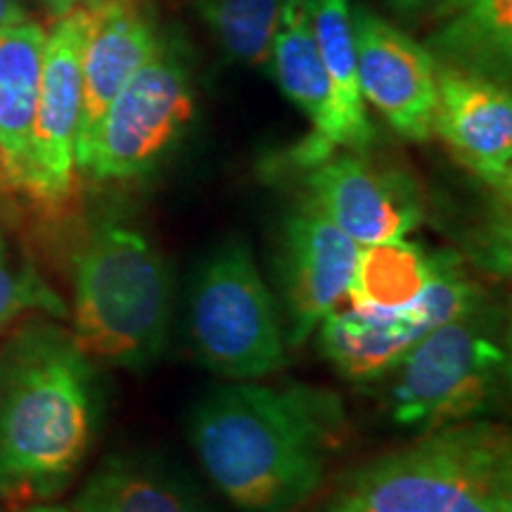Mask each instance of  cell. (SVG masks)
<instances>
[{"label": "cell", "instance_id": "cell-1", "mask_svg": "<svg viewBox=\"0 0 512 512\" xmlns=\"http://www.w3.org/2000/svg\"><path fill=\"white\" fill-rule=\"evenodd\" d=\"M349 420L342 399L309 384H230L190 422L197 458L240 512H297L325 482Z\"/></svg>", "mask_w": 512, "mask_h": 512}, {"label": "cell", "instance_id": "cell-2", "mask_svg": "<svg viewBox=\"0 0 512 512\" xmlns=\"http://www.w3.org/2000/svg\"><path fill=\"white\" fill-rule=\"evenodd\" d=\"M93 384L72 332H17L0 358V496L41 501L67 486L93 441Z\"/></svg>", "mask_w": 512, "mask_h": 512}, {"label": "cell", "instance_id": "cell-3", "mask_svg": "<svg viewBox=\"0 0 512 512\" xmlns=\"http://www.w3.org/2000/svg\"><path fill=\"white\" fill-rule=\"evenodd\" d=\"M316 512H512L510 432L482 418L437 427L347 472Z\"/></svg>", "mask_w": 512, "mask_h": 512}, {"label": "cell", "instance_id": "cell-4", "mask_svg": "<svg viewBox=\"0 0 512 512\" xmlns=\"http://www.w3.org/2000/svg\"><path fill=\"white\" fill-rule=\"evenodd\" d=\"M72 337L93 361L143 368L162 354L171 318V273L138 230L107 223L74 259Z\"/></svg>", "mask_w": 512, "mask_h": 512}, {"label": "cell", "instance_id": "cell-5", "mask_svg": "<svg viewBox=\"0 0 512 512\" xmlns=\"http://www.w3.org/2000/svg\"><path fill=\"white\" fill-rule=\"evenodd\" d=\"M396 370L394 422L430 432L482 418L508 384L510 354L482 302L422 337Z\"/></svg>", "mask_w": 512, "mask_h": 512}, {"label": "cell", "instance_id": "cell-6", "mask_svg": "<svg viewBox=\"0 0 512 512\" xmlns=\"http://www.w3.org/2000/svg\"><path fill=\"white\" fill-rule=\"evenodd\" d=\"M190 335L202 361L230 380H259L285 366L273 294L245 242H226L202 264L190 294Z\"/></svg>", "mask_w": 512, "mask_h": 512}, {"label": "cell", "instance_id": "cell-7", "mask_svg": "<svg viewBox=\"0 0 512 512\" xmlns=\"http://www.w3.org/2000/svg\"><path fill=\"white\" fill-rule=\"evenodd\" d=\"M192 112L190 76L174 53L159 46L102 114L76 171L93 181L143 176L181 138Z\"/></svg>", "mask_w": 512, "mask_h": 512}, {"label": "cell", "instance_id": "cell-8", "mask_svg": "<svg viewBox=\"0 0 512 512\" xmlns=\"http://www.w3.org/2000/svg\"><path fill=\"white\" fill-rule=\"evenodd\" d=\"M482 304L475 280L453 256H434L430 283L413 304L396 311L349 306L320 320V349L347 380L370 382L392 373L434 328Z\"/></svg>", "mask_w": 512, "mask_h": 512}, {"label": "cell", "instance_id": "cell-9", "mask_svg": "<svg viewBox=\"0 0 512 512\" xmlns=\"http://www.w3.org/2000/svg\"><path fill=\"white\" fill-rule=\"evenodd\" d=\"M86 29L88 8H79L57 17L46 34L24 192L48 209H60L74 192Z\"/></svg>", "mask_w": 512, "mask_h": 512}, {"label": "cell", "instance_id": "cell-10", "mask_svg": "<svg viewBox=\"0 0 512 512\" xmlns=\"http://www.w3.org/2000/svg\"><path fill=\"white\" fill-rule=\"evenodd\" d=\"M306 188L311 207L361 247L406 238L425 214L413 178L366 152L349 150L309 166Z\"/></svg>", "mask_w": 512, "mask_h": 512}, {"label": "cell", "instance_id": "cell-11", "mask_svg": "<svg viewBox=\"0 0 512 512\" xmlns=\"http://www.w3.org/2000/svg\"><path fill=\"white\" fill-rule=\"evenodd\" d=\"M351 12L363 102H370L401 138L430 140L437 112V62L432 53L373 10L361 5Z\"/></svg>", "mask_w": 512, "mask_h": 512}, {"label": "cell", "instance_id": "cell-12", "mask_svg": "<svg viewBox=\"0 0 512 512\" xmlns=\"http://www.w3.org/2000/svg\"><path fill=\"white\" fill-rule=\"evenodd\" d=\"M434 136L444 140L479 181L508 200L512 188V98L503 81L437 62Z\"/></svg>", "mask_w": 512, "mask_h": 512}, {"label": "cell", "instance_id": "cell-13", "mask_svg": "<svg viewBox=\"0 0 512 512\" xmlns=\"http://www.w3.org/2000/svg\"><path fill=\"white\" fill-rule=\"evenodd\" d=\"M361 245L309 202L287 219L280 247V278L290 316L287 347H302L320 320L347 299Z\"/></svg>", "mask_w": 512, "mask_h": 512}, {"label": "cell", "instance_id": "cell-14", "mask_svg": "<svg viewBox=\"0 0 512 512\" xmlns=\"http://www.w3.org/2000/svg\"><path fill=\"white\" fill-rule=\"evenodd\" d=\"M155 22L143 0H100L88 8L81 55V117L76 162L86 152L102 114L126 81L157 53Z\"/></svg>", "mask_w": 512, "mask_h": 512}, {"label": "cell", "instance_id": "cell-15", "mask_svg": "<svg viewBox=\"0 0 512 512\" xmlns=\"http://www.w3.org/2000/svg\"><path fill=\"white\" fill-rule=\"evenodd\" d=\"M268 64L273 67L280 91L309 117L313 126L311 140H306L297 157L299 162L309 169L335 155V150H344L335 93L328 69L320 60L304 0H287Z\"/></svg>", "mask_w": 512, "mask_h": 512}, {"label": "cell", "instance_id": "cell-16", "mask_svg": "<svg viewBox=\"0 0 512 512\" xmlns=\"http://www.w3.org/2000/svg\"><path fill=\"white\" fill-rule=\"evenodd\" d=\"M43 50L46 31L31 19L0 29V166L10 192H24L27 185Z\"/></svg>", "mask_w": 512, "mask_h": 512}, {"label": "cell", "instance_id": "cell-17", "mask_svg": "<svg viewBox=\"0 0 512 512\" xmlns=\"http://www.w3.org/2000/svg\"><path fill=\"white\" fill-rule=\"evenodd\" d=\"M74 512H214V508L157 460L112 458L91 475Z\"/></svg>", "mask_w": 512, "mask_h": 512}, {"label": "cell", "instance_id": "cell-18", "mask_svg": "<svg viewBox=\"0 0 512 512\" xmlns=\"http://www.w3.org/2000/svg\"><path fill=\"white\" fill-rule=\"evenodd\" d=\"M304 8L335 93L344 150L366 152L373 140V126L358 88L351 0H304Z\"/></svg>", "mask_w": 512, "mask_h": 512}, {"label": "cell", "instance_id": "cell-19", "mask_svg": "<svg viewBox=\"0 0 512 512\" xmlns=\"http://www.w3.org/2000/svg\"><path fill=\"white\" fill-rule=\"evenodd\" d=\"M430 43L437 62L501 81L512 55V0H465Z\"/></svg>", "mask_w": 512, "mask_h": 512}, {"label": "cell", "instance_id": "cell-20", "mask_svg": "<svg viewBox=\"0 0 512 512\" xmlns=\"http://www.w3.org/2000/svg\"><path fill=\"white\" fill-rule=\"evenodd\" d=\"M434 256L396 238L361 247L347 299L368 311H396L413 304L430 283Z\"/></svg>", "mask_w": 512, "mask_h": 512}, {"label": "cell", "instance_id": "cell-21", "mask_svg": "<svg viewBox=\"0 0 512 512\" xmlns=\"http://www.w3.org/2000/svg\"><path fill=\"white\" fill-rule=\"evenodd\" d=\"M287 0H197L223 50L247 64H268Z\"/></svg>", "mask_w": 512, "mask_h": 512}, {"label": "cell", "instance_id": "cell-22", "mask_svg": "<svg viewBox=\"0 0 512 512\" xmlns=\"http://www.w3.org/2000/svg\"><path fill=\"white\" fill-rule=\"evenodd\" d=\"M31 309L46 311L55 318L67 316V306L38 278L34 268L15 264L0 245V325Z\"/></svg>", "mask_w": 512, "mask_h": 512}, {"label": "cell", "instance_id": "cell-23", "mask_svg": "<svg viewBox=\"0 0 512 512\" xmlns=\"http://www.w3.org/2000/svg\"><path fill=\"white\" fill-rule=\"evenodd\" d=\"M387 3L408 19H446L458 12L465 0H387Z\"/></svg>", "mask_w": 512, "mask_h": 512}, {"label": "cell", "instance_id": "cell-24", "mask_svg": "<svg viewBox=\"0 0 512 512\" xmlns=\"http://www.w3.org/2000/svg\"><path fill=\"white\" fill-rule=\"evenodd\" d=\"M27 10L22 0H0V29H8L12 24L27 22Z\"/></svg>", "mask_w": 512, "mask_h": 512}, {"label": "cell", "instance_id": "cell-25", "mask_svg": "<svg viewBox=\"0 0 512 512\" xmlns=\"http://www.w3.org/2000/svg\"><path fill=\"white\" fill-rule=\"evenodd\" d=\"M100 0H46L48 10L53 12L55 17H62L67 15V12L72 10H79V8H93V5H98Z\"/></svg>", "mask_w": 512, "mask_h": 512}, {"label": "cell", "instance_id": "cell-26", "mask_svg": "<svg viewBox=\"0 0 512 512\" xmlns=\"http://www.w3.org/2000/svg\"><path fill=\"white\" fill-rule=\"evenodd\" d=\"M19 512H74L72 508H60V505H31V508H24Z\"/></svg>", "mask_w": 512, "mask_h": 512}, {"label": "cell", "instance_id": "cell-27", "mask_svg": "<svg viewBox=\"0 0 512 512\" xmlns=\"http://www.w3.org/2000/svg\"><path fill=\"white\" fill-rule=\"evenodd\" d=\"M3 192H10V190H8V185H5V176H3V166H0V195H3Z\"/></svg>", "mask_w": 512, "mask_h": 512}]
</instances>
